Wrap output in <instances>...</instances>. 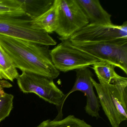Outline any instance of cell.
<instances>
[{
    "label": "cell",
    "instance_id": "obj_1",
    "mask_svg": "<svg viewBox=\"0 0 127 127\" xmlns=\"http://www.w3.org/2000/svg\"><path fill=\"white\" fill-rule=\"evenodd\" d=\"M0 45L9 56L16 68L52 80L60 72L53 64L49 46L0 35Z\"/></svg>",
    "mask_w": 127,
    "mask_h": 127
},
{
    "label": "cell",
    "instance_id": "obj_2",
    "mask_svg": "<svg viewBox=\"0 0 127 127\" xmlns=\"http://www.w3.org/2000/svg\"><path fill=\"white\" fill-rule=\"evenodd\" d=\"M91 79L102 110L112 127H119L127 119V79L108 84Z\"/></svg>",
    "mask_w": 127,
    "mask_h": 127
},
{
    "label": "cell",
    "instance_id": "obj_3",
    "mask_svg": "<svg viewBox=\"0 0 127 127\" xmlns=\"http://www.w3.org/2000/svg\"><path fill=\"white\" fill-rule=\"evenodd\" d=\"M72 46L98 59L119 67L127 74V39L96 43H73Z\"/></svg>",
    "mask_w": 127,
    "mask_h": 127
},
{
    "label": "cell",
    "instance_id": "obj_4",
    "mask_svg": "<svg viewBox=\"0 0 127 127\" xmlns=\"http://www.w3.org/2000/svg\"><path fill=\"white\" fill-rule=\"evenodd\" d=\"M19 88L24 93H33L46 101L56 105L58 114L55 120L62 119V104L65 94L53 80L34 73L23 72L17 78Z\"/></svg>",
    "mask_w": 127,
    "mask_h": 127
},
{
    "label": "cell",
    "instance_id": "obj_5",
    "mask_svg": "<svg viewBox=\"0 0 127 127\" xmlns=\"http://www.w3.org/2000/svg\"><path fill=\"white\" fill-rule=\"evenodd\" d=\"M31 21L20 17H0V35L49 46L57 44L48 33L33 29Z\"/></svg>",
    "mask_w": 127,
    "mask_h": 127
},
{
    "label": "cell",
    "instance_id": "obj_6",
    "mask_svg": "<svg viewBox=\"0 0 127 127\" xmlns=\"http://www.w3.org/2000/svg\"><path fill=\"white\" fill-rule=\"evenodd\" d=\"M53 65L59 72H66L90 66L99 62L89 54L73 47L69 40L61 43L50 50Z\"/></svg>",
    "mask_w": 127,
    "mask_h": 127
},
{
    "label": "cell",
    "instance_id": "obj_7",
    "mask_svg": "<svg viewBox=\"0 0 127 127\" xmlns=\"http://www.w3.org/2000/svg\"><path fill=\"white\" fill-rule=\"evenodd\" d=\"M89 24V21L76 0H59L58 26L55 32L59 39L66 40Z\"/></svg>",
    "mask_w": 127,
    "mask_h": 127
},
{
    "label": "cell",
    "instance_id": "obj_8",
    "mask_svg": "<svg viewBox=\"0 0 127 127\" xmlns=\"http://www.w3.org/2000/svg\"><path fill=\"white\" fill-rule=\"evenodd\" d=\"M119 38L127 39V21L120 26L88 24L73 35L69 40L73 43H96Z\"/></svg>",
    "mask_w": 127,
    "mask_h": 127
},
{
    "label": "cell",
    "instance_id": "obj_9",
    "mask_svg": "<svg viewBox=\"0 0 127 127\" xmlns=\"http://www.w3.org/2000/svg\"><path fill=\"white\" fill-rule=\"evenodd\" d=\"M76 79L72 88L64 95L62 104L63 106L66 99L70 94L75 91H80L84 93L87 97L85 112L92 117L96 119L100 117L99 113L100 104L98 99L94 90L91 79L94 75L88 67H84L76 70Z\"/></svg>",
    "mask_w": 127,
    "mask_h": 127
},
{
    "label": "cell",
    "instance_id": "obj_10",
    "mask_svg": "<svg viewBox=\"0 0 127 127\" xmlns=\"http://www.w3.org/2000/svg\"><path fill=\"white\" fill-rule=\"evenodd\" d=\"M84 12L89 24L111 26V15L102 8L98 0H76Z\"/></svg>",
    "mask_w": 127,
    "mask_h": 127
},
{
    "label": "cell",
    "instance_id": "obj_11",
    "mask_svg": "<svg viewBox=\"0 0 127 127\" xmlns=\"http://www.w3.org/2000/svg\"><path fill=\"white\" fill-rule=\"evenodd\" d=\"M58 6L59 0H55L48 10L35 19L31 20L32 27L49 34L55 32L58 26Z\"/></svg>",
    "mask_w": 127,
    "mask_h": 127
},
{
    "label": "cell",
    "instance_id": "obj_12",
    "mask_svg": "<svg viewBox=\"0 0 127 127\" xmlns=\"http://www.w3.org/2000/svg\"><path fill=\"white\" fill-rule=\"evenodd\" d=\"M115 66L105 62H99L93 65L98 79H100L108 84H112L127 79L120 76L115 71Z\"/></svg>",
    "mask_w": 127,
    "mask_h": 127
},
{
    "label": "cell",
    "instance_id": "obj_13",
    "mask_svg": "<svg viewBox=\"0 0 127 127\" xmlns=\"http://www.w3.org/2000/svg\"><path fill=\"white\" fill-rule=\"evenodd\" d=\"M19 75L12 60L0 45V79L13 82Z\"/></svg>",
    "mask_w": 127,
    "mask_h": 127
},
{
    "label": "cell",
    "instance_id": "obj_14",
    "mask_svg": "<svg viewBox=\"0 0 127 127\" xmlns=\"http://www.w3.org/2000/svg\"><path fill=\"white\" fill-rule=\"evenodd\" d=\"M24 15L23 0H0V17H21Z\"/></svg>",
    "mask_w": 127,
    "mask_h": 127
},
{
    "label": "cell",
    "instance_id": "obj_15",
    "mask_svg": "<svg viewBox=\"0 0 127 127\" xmlns=\"http://www.w3.org/2000/svg\"><path fill=\"white\" fill-rule=\"evenodd\" d=\"M55 0H23L25 7V15L32 20L46 11L53 4Z\"/></svg>",
    "mask_w": 127,
    "mask_h": 127
},
{
    "label": "cell",
    "instance_id": "obj_16",
    "mask_svg": "<svg viewBox=\"0 0 127 127\" xmlns=\"http://www.w3.org/2000/svg\"><path fill=\"white\" fill-rule=\"evenodd\" d=\"M37 127H92L84 120L73 115L67 116L61 120H47L42 122Z\"/></svg>",
    "mask_w": 127,
    "mask_h": 127
},
{
    "label": "cell",
    "instance_id": "obj_17",
    "mask_svg": "<svg viewBox=\"0 0 127 127\" xmlns=\"http://www.w3.org/2000/svg\"><path fill=\"white\" fill-rule=\"evenodd\" d=\"M14 96L5 93L0 97V122L8 116L13 108Z\"/></svg>",
    "mask_w": 127,
    "mask_h": 127
},
{
    "label": "cell",
    "instance_id": "obj_18",
    "mask_svg": "<svg viewBox=\"0 0 127 127\" xmlns=\"http://www.w3.org/2000/svg\"><path fill=\"white\" fill-rule=\"evenodd\" d=\"M12 87V85L8 81L4 80H0V97L3 96L5 94L3 88H9Z\"/></svg>",
    "mask_w": 127,
    "mask_h": 127
}]
</instances>
